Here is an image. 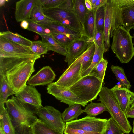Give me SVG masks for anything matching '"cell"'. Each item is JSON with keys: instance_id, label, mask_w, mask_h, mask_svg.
Here are the masks:
<instances>
[{"instance_id": "obj_1", "label": "cell", "mask_w": 134, "mask_h": 134, "mask_svg": "<svg viewBox=\"0 0 134 134\" xmlns=\"http://www.w3.org/2000/svg\"><path fill=\"white\" fill-rule=\"evenodd\" d=\"M6 109L14 126L25 125L32 127L39 120L26 104L12 96L5 103Z\"/></svg>"}, {"instance_id": "obj_2", "label": "cell", "mask_w": 134, "mask_h": 134, "mask_svg": "<svg viewBox=\"0 0 134 134\" xmlns=\"http://www.w3.org/2000/svg\"><path fill=\"white\" fill-rule=\"evenodd\" d=\"M112 37V51L121 63H128L134 56L133 36L130 31L122 26H119L114 31Z\"/></svg>"}, {"instance_id": "obj_3", "label": "cell", "mask_w": 134, "mask_h": 134, "mask_svg": "<svg viewBox=\"0 0 134 134\" xmlns=\"http://www.w3.org/2000/svg\"><path fill=\"white\" fill-rule=\"evenodd\" d=\"M107 119L87 116L66 123L64 134H104Z\"/></svg>"}, {"instance_id": "obj_4", "label": "cell", "mask_w": 134, "mask_h": 134, "mask_svg": "<svg viewBox=\"0 0 134 134\" xmlns=\"http://www.w3.org/2000/svg\"><path fill=\"white\" fill-rule=\"evenodd\" d=\"M98 95L99 98L98 101L105 104L111 117L126 133L129 134L132 130V128L111 89L106 87H102Z\"/></svg>"}, {"instance_id": "obj_5", "label": "cell", "mask_w": 134, "mask_h": 134, "mask_svg": "<svg viewBox=\"0 0 134 134\" xmlns=\"http://www.w3.org/2000/svg\"><path fill=\"white\" fill-rule=\"evenodd\" d=\"M103 82L88 74L82 77L69 89L77 97L88 103L96 99Z\"/></svg>"}, {"instance_id": "obj_6", "label": "cell", "mask_w": 134, "mask_h": 134, "mask_svg": "<svg viewBox=\"0 0 134 134\" xmlns=\"http://www.w3.org/2000/svg\"><path fill=\"white\" fill-rule=\"evenodd\" d=\"M105 18L104 32L106 52L110 46V38L114 30L119 26H122L120 10L118 0H107L104 5Z\"/></svg>"}, {"instance_id": "obj_7", "label": "cell", "mask_w": 134, "mask_h": 134, "mask_svg": "<svg viewBox=\"0 0 134 134\" xmlns=\"http://www.w3.org/2000/svg\"><path fill=\"white\" fill-rule=\"evenodd\" d=\"M36 60L33 59L24 62L5 74L8 83L16 93L27 85L26 83L35 71L34 65Z\"/></svg>"}, {"instance_id": "obj_8", "label": "cell", "mask_w": 134, "mask_h": 134, "mask_svg": "<svg viewBox=\"0 0 134 134\" xmlns=\"http://www.w3.org/2000/svg\"><path fill=\"white\" fill-rule=\"evenodd\" d=\"M43 13L52 21L77 31L85 36L83 27L74 12H68L58 7L43 9Z\"/></svg>"}, {"instance_id": "obj_9", "label": "cell", "mask_w": 134, "mask_h": 134, "mask_svg": "<svg viewBox=\"0 0 134 134\" xmlns=\"http://www.w3.org/2000/svg\"><path fill=\"white\" fill-rule=\"evenodd\" d=\"M39 119L51 128L63 133L66 123L62 118V114L51 106L42 107L36 113Z\"/></svg>"}, {"instance_id": "obj_10", "label": "cell", "mask_w": 134, "mask_h": 134, "mask_svg": "<svg viewBox=\"0 0 134 134\" xmlns=\"http://www.w3.org/2000/svg\"><path fill=\"white\" fill-rule=\"evenodd\" d=\"M41 56L11 54L0 51V75L5 76L23 62L33 59H37Z\"/></svg>"}, {"instance_id": "obj_11", "label": "cell", "mask_w": 134, "mask_h": 134, "mask_svg": "<svg viewBox=\"0 0 134 134\" xmlns=\"http://www.w3.org/2000/svg\"><path fill=\"white\" fill-rule=\"evenodd\" d=\"M47 89L48 94L69 106L77 104L84 107L87 105L88 103L77 97L69 88L57 85L55 82L48 84Z\"/></svg>"}, {"instance_id": "obj_12", "label": "cell", "mask_w": 134, "mask_h": 134, "mask_svg": "<svg viewBox=\"0 0 134 134\" xmlns=\"http://www.w3.org/2000/svg\"><path fill=\"white\" fill-rule=\"evenodd\" d=\"M15 96L24 103L33 107L35 113L37 110L43 107L41 94L33 86L26 85L21 90L16 93Z\"/></svg>"}, {"instance_id": "obj_13", "label": "cell", "mask_w": 134, "mask_h": 134, "mask_svg": "<svg viewBox=\"0 0 134 134\" xmlns=\"http://www.w3.org/2000/svg\"><path fill=\"white\" fill-rule=\"evenodd\" d=\"M94 39H90L85 36L76 39L67 48L65 62L70 66L75 59L87 48L90 44L93 41Z\"/></svg>"}, {"instance_id": "obj_14", "label": "cell", "mask_w": 134, "mask_h": 134, "mask_svg": "<svg viewBox=\"0 0 134 134\" xmlns=\"http://www.w3.org/2000/svg\"><path fill=\"white\" fill-rule=\"evenodd\" d=\"M122 26L130 31L134 29V0H118Z\"/></svg>"}, {"instance_id": "obj_15", "label": "cell", "mask_w": 134, "mask_h": 134, "mask_svg": "<svg viewBox=\"0 0 134 134\" xmlns=\"http://www.w3.org/2000/svg\"><path fill=\"white\" fill-rule=\"evenodd\" d=\"M81 63L75 64L69 70L64 71L55 82L56 85L69 88L82 77Z\"/></svg>"}, {"instance_id": "obj_16", "label": "cell", "mask_w": 134, "mask_h": 134, "mask_svg": "<svg viewBox=\"0 0 134 134\" xmlns=\"http://www.w3.org/2000/svg\"><path fill=\"white\" fill-rule=\"evenodd\" d=\"M120 84L115 85L111 90L117 99L120 107L125 114L134 101V92Z\"/></svg>"}, {"instance_id": "obj_17", "label": "cell", "mask_w": 134, "mask_h": 134, "mask_svg": "<svg viewBox=\"0 0 134 134\" xmlns=\"http://www.w3.org/2000/svg\"><path fill=\"white\" fill-rule=\"evenodd\" d=\"M56 76L55 73L50 66H46L31 77L27 83L33 86L48 85L52 83Z\"/></svg>"}, {"instance_id": "obj_18", "label": "cell", "mask_w": 134, "mask_h": 134, "mask_svg": "<svg viewBox=\"0 0 134 134\" xmlns=\"http://www.w3.org/2000/svg\"><path fill=\"white\" fill-rule=\"evenodd\" d=\"M0 51L5 53L14 54H36L32 52L30 47L10 41L1 36Z\"/></svg>"}, {"instance_id": "obj_19", "label": "cell", "mask_w": 134, "mask_h": 134, "mask_svg": "<svg viewBox=\"0 0 134 134\" xmlns=\"http://www.w3.org/2000/svg\"><path fill=\"white\" fill-rule=\"evenodd\" d=\"M37 0H21L16 2L15 16L17 22L30 18L31 11Z\"/></svg>"}, {"instance_id": "obj_20", "label": "cell", "mask_w": 134, "mask_h": 134, "mask_svg": "<svg viewBox=\"0 0 134 134\" xmlns=\"http://www.w3.org/2000/svg\"><path fill=\"white\" fill-rule=\"evenodd\" d=\"M95 49V44L93 41L90 44L87 49L75 59L73 63L68 67L65 71L69 70L77 63H81L82 65L83 74L91 65L94 54Z\"/></svg>"}, {"instance_id": "obj_21", "label": "cell", "mask_w": 134, "mask_h": 134, "mask_svg": "<svg viewBox=\"0 0 134 134\" xmlns=\"http://www.w3.org/2000/svg\"><path fill=\"white\" fill-rule=\"evenodd\" d=\"M43 26L49 29L51 35L53 34H64L72 35L79 38L84 36L80 32L69 27L53 21L48 18Z\"/></svg>"}, {"instance_id": "obj_22", "label": "cell", "mask_w": 134, "mask_h": 134, "mask_svg": "<svg viewBox=\"0 0 134 134\" xmlns=\"http://www.w3.org/2000/svg\"><path fill=\"white\" fill-rule=\"evenodd\" d=\"M4 104L0 103V126L2 128L4 134H16L15 129Z\"/></svg>"}, {"instance_id": "obj_23", "label": "cell", "mask_w": 134, "mask_h": 134, "mask_svg": "<svg viewBox=\"0 0 134 134\" xmlns=\"http://www.w3.org/2000/svg\"><path fill=\"white\" fill-rule=\"evenodd\" d=\"M40 36L42 42L47 46L48 51H52L66 56L67 48L60 44L51 35H41Z\"/></svg>"}, {"instance_id": "obj_24", "label": "cell", "mask_w": 134, "mask_h": 134, "mask_svg": "<svg viewBox=\"0 0 134 134\" xmlns=\"http://www.w3.org/2000/svg\"><path fill=\"white\" fill-rule=\"evenodd\" d=\"M81 106L77 104L69 106L66 108L62 114L63 121L66 123L74 120V119H78V116L84 112Z\"/></svg>"}, {"instance_id": "obj_25", "label": "cell", "mask_w": 134, "mask_h": 134, "mask_svg": "<svg viewBox=\"0 0 134 134\" xmlns=\"http://www.w3.org/2000/svg\"><path fill=\"white\" fill-rule=\"evenodd\" d=\"M95 14V11L93 10L91 11L88 10L84 24L85 35L90 39H94L96 30Z\"/></svg>"}, {"instance_id": "obj_26", "label": "cell", "mask_w": 134, "mask_h": 134, "mask_svg": "<svg viewBox=\"0 0 134 134\" xmlns=\"http://www.w3.org/2000/svg\"><path fill=\"white\" fill-rule=\"evenodd\" d=\"M15 94V92L8 83L5 76L0 75V103H5L9 96Z\"/></svg>"}, {"instance_id": "obj_27", "label": "cell", "mask_w": 134, "mask_h": 134, "mask_svg": "<svg viewBox=\"0 0 134 134\" xmlns=\"http://www.w3.org/2000/svg\"><path fill=\"white\" fill-rule=\"evenodd\" d=\"M0 36L16 43L30 47L32 41L22 36L17 33H13L9 31L1 32Z\"/></svg>"}, {"instance_id": "obj_28", "label": "cell", "mask_w": 134, "mask_h": 134, "mask_svg": "<svg viewBox=\"0 0 134 134\" xmlns=\"http://www.w3.org/2000/svg\"><path fill=\"white\" fill-rule=\"evenodd\" d=\"M73 1L74 12L78 18L84 30V24L88 11L85 5V0H73Z\"/></svg>"}, {"instance_id": "obj_29", "label": "cell", "mask_w": 134, "mask_h": 134, "mask_svg": "<svg viewBox=\"0 0 134 134\" xmlns=\"http://www.w3.org/2000/svg\"><path fill=\"white\" fill-rule=\"evenodd\" d=\"M83 111L84 112L87 114V116L95 117L104 111H108V110L103 103L101 102L96 103L92 101L86 105Z\"/></svg>"}, {"instance_id": "obj_30", "label": "cell", "mask_w": 134, "mask_h": 134, "mask_svg": "<svg viewBox=\"0 0 134 134\" xmlns=\"http://www.w3.org/2000/svg\"><path fill=\"white\" fill-rule=\"evenodd\" d=\"M32 128L33 134H63L50 127L39 119Z\"/></svg>"}, {"instance_id": "obj_31", "label": "cell", "mask_w": 134, "mask_h": 134, "mask_svg": "<svg viewBox=\"0 0 134 134\" xmlns=\"http://www.w3.org/2000/svg\"><path fill=\"white\" fill-rule=\"evenodd\" d=\"M111 68L116 79L120 82V85L130 89L131 85L125 75L123 68L119 66L114 65H112Z\"/></svg>"}, {"instance_id": "obj_32", "label": "cell", "mask_w": 134, "mask_h": 134, "mask_svg": "<svg viewBox=\"0 0 134 134\" xmlns=\"http://www.w3.org/2000/svg\"><path fill=\"white\" fill-rule=\"evenodd\" d=\"M107 64V61L103 58L92 69L89 74L95 76L100 80L104 81Z\"/></svg>"}, {"instance_id": "obj_33", "label": "cell", "mask_w": 134, "mask_h": 134, "mask_svg": "<svg viewBox=\"0 0 134 134\" xmlns=\"http://www.w3.org/2000/svg\"><path fill=\"white\" fill-rule=\"evenodd\" d=\"M51 35L60 44L67 48L78 38L72 35L68 34H58Z\"/></svg>"}, {"instance_id": "obj_34", "label": "cell", "mask_w": 134, "mask_h": 134, "mask_svg": "<svg viewBox=\"0 0 134 134\" xmlns=\"http://www.w3.org/2000/svg\"><path fill=\"white\" fill-rule=\"evenodd\" d=\"M94 43L95 49L91 64L88 69L82 74V77L87 75L89 74L94 67L103 58V54L105 52L104 49L99 47L95 43Z\"/></svg>"}, {"instance_id": "obj_35", "label": "cell", "mask_w": 134, "mask_h": 134, "mask_svg": "<svg viewBox=\"0 0 134 134\" xmlns=\"http://www.w3.org/2000/svg\"><path fill=\"white\" fill-rule=\"evenodd\" d=\"M125 132L111 117L107 119L104 134H124Z\"/></svg>"}, {"instance_id": "obj_36", "label": "cell", "mask_w": 134, "mask_h": 134, "mask_svg": "<svg viewBox=\"0 0 134 134\" xmlns=\"http://www.w3.org/2000/svg\"><path fill=\"white\" fill-rule=\"evenodd\" d=\"M95 18L96 29L104 31L105 18L104 6L95 11Z\"/></svg>"}, {"instance_id": "obj_37", "label": "cell", "mask_w": 134, "mask_h": 134, "mask_svg": "<svg viewBox=\"0 0 134 134\" xmlns=\"http://www.w3.org/2000/svg\"><path fill=\"white\" fill-rule=\"evenodd\" d=\"M30 47L33 52L40 55L47 53L48 51L47 46L42 40L32 41Z\"/></svg>"}, {"instance_id": "obj_38", "label": "cell", "mask_w": 134, "mask_h": 134, "mask_svg": "<svg viewBox=\"0 0 134 134\" xmlns=\"http://www.w3.org/2000/svg\"><path fill=\"white\" fill-rule=\"evenodd\" d=\"M27 20L29 23L27 30L37 33L40 35H46L45 33L46 27L41 25L34 22L30 19Z\"/></svg>"}, {"instance_id": "obj_39", "label": "cell", "mask_w": 134, "mask_h": 134, "mask_svg": "<svg viewBox=\"0 0 134 134\" xmlns=\"http://www.w3.org/2000/svg\"><path fill=\"white\" fill-rule=\"evenodd\" d=\"M43 9L40 0H37L31 11L30 19L34 20L43 14Z\"/></svg>"}, {"instance_id": "obj_40", "label": "cell", "mask_w": 134, "mask_h": 134, "mask_svg": "<svg viewBox=\"0 0 134 134\" xmlns=\"http://www.w3.org/2000/svg\"><path fill=\"white\" fill-rule=\"evenodd\" d=\"M94 41L99 47L104 49L106 52L104 31L96 29L94 37Z\"/></svg>"}, {"instance_id": "obj_41", "label": "cell", "mask_w": 134, "mask_h": 134, "mask_svg": "<svg viewBox=\"0 0 134 134\" xmlns=\"http://www.w3.org/2000/svg\"><path fill=\"white\" fill-rule=\"evenodd\" d=\"M43 9L58 7L64 0H40Z\"/></svg>"}, {"instance_id": "obj_42", "label": "cell", "mask_w": 134, "mask_h": 134, "mask_svg": "<svg viewBox=\"0 0 134 134\" xmlns=\"http://www.w3.org/2000/svg\"><path fill=\"white\" fill-rule=\"evenodd\" d=\"M16 134H33L32 127L25 125L14 126Z\"/></svg>"}, {"instance_id": "obj_43", "label": "cell", "mask_w": 134, "mask_h": 134, "mask_svg": "<svg viewBox=\"0 0 134 134\" xmlns=\"http://www.w3.org/2000/svg\"><path fill=\"white\" fill-rule=\"evenodd\" d=\"M58 7L68 12H74L73 0H64Z\"/></svg>"}, {"instance_id": "obj_44", "label": "cell", "mask_w": 134, "mask_h": 134, "mask_svg": "<svg viewBox=\"0 0 134 134\" xmlns=\"http://www.w3.org/2000/svg\"><path fill=\"white\" fill-rule=\"evenodd\" d=\"M107 0H97L94 5L93 7V10L96 11L101 7L104 6Z\"/></svg>"}, {"instance_id": "obj_45", "label": "cell", "mask_w": 134, "mask_h": 134, "mask_svg": "<svg viewBox=\"0 0 134 134\" xmlns=\"http://www.w3.org/2000/svg\"><path fill=\"white\" fill-rule=\"evenodd\" d=\"M47 18L46 16L43 13L36 18L32 20L34 22L38 23L43 21Z\"/></svg>"}, {"instance_id": "obj_46", "label": "cell", "mask_w": 134, "mask_h": 134, "mask_svg": "<svg viewBox=\"0 0 134 134\" xmlns=\"http://www.w3.org/2000/svg\"><path fill=\"white\" fill-rule=\"evenodd\" d=\"M29 26V22L26 20H23L20 23L21 27L24 29H27L28 27Z\"/></svg>"}, {"instance_id": "obj_47", "label": "cell", "mask_w": 134, "mask_h": 134, "mask_svg": "<svg viewBox=\"0 0 134 134\" xmlns=\"http://www.w3.org/2000/svg\"><path fill=\"white\" fill-rule=\"evenodd\" d=\"M85 6L87 10L91 11L93 10L92 5L89 0H85Z\"/></svg>"}, {"instance_id": "obj_48", "label": "cell", "mask_w": 134, "mask_h": 134, "mask_svg": "<svg viewBox=\"0 0 134 134\" xmlns=\"http://www.w3.org/2000/svg\"><path fill=\"white\" fill-rule=\"evenodd\" d=\"M125 115L127 118H134V109H129L126 112Z\"/></svg>"}, {"instance_id": "obj_49", "label": "cell", "mask_w": 134, "mask_h": 134, "mask_svg": "<svg viewBox=\"0 0 134 134\" xmlns=\"http://www.w3.org/2000/svg\"><path fill=\"white\" fill-rule=\"evenodd\" d=\"M97 0H89L92 5L93 7L95 5L96 1H97Z\"/></svg>"}, {"instance_id": "obj_50", "label": "cell", "mask_w": 134, "mask_h": 134, "mask_svg": "<svg viewBox=\"0 0 134 134\" xmlns=\"http://www.w3.org/2000/svg\"><path fill=\"white\" fill-rule=\"evenodd\" d=\"M2 2L0 1V6H3L4 5L6 1L5 0H1Z\"/></svg>"}, {"instance_id": "obj_51", "label": "cell", "mask_w": 134, "mask_h": 134, "mask_svg": "<svg viewBox=\"0 0 134 134\" xmlns=\"http://www.w3.org/2000/svg\"><path fill=\"white\" fill-rule=\"evenodd\" d=\"M0 134H4L2 127L0 126Z\"/></svg>"}, {"instance_id": "obj_52", "label": "cell", "mask_w": 134, "mask_h": 134, "mask_svg": "<svg viewBox=\"0 0 134 134\" xmlns=\"http://www.w3.org/2000/svg\"><path fill=\"white\" fill-rule=\"evenodd\" d=\"M130 109H134V101L130 105Z\"/></svg>"}, {"instance_id": "obj_53", "label": "cell", "mask_w": 134, "mask_h": 134, "mask_svg": "<svg viewBox=\"0 0 134 134\" xmlns=\"http://www.w3.org/2000/svg\"><path fill=\"white\" fill-rule=\"evenodd\" d=\"M133 132L134 134V120L133 121Z\"/></svg>"}, {"instance_id": "obj_54", "label": "cell", "mask_w": 134, "mask_h": 134, "mask_svg": "<svg viewBox=\"0 0 134 134\" xmlns=\"http://www.w3.org/2000/svg\"><path fill=\"white\" fill-rule=\"evenodd\" d=\"M133 38H134V43H133V44H134V34L133 35Z\"/></svg>"}]
</instances>
